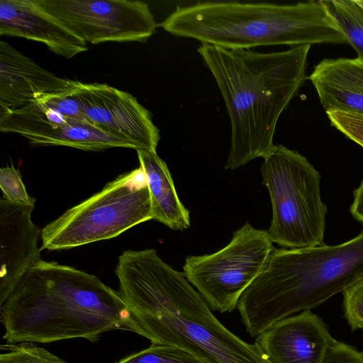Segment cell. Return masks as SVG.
<instances>
[{"instance_id":"23","label":"cell","mask_w":363,"mask_h":363,"mask_svg":"<svg viewBox=\"0 0 363 363\" xmlns=\"http://www.w3.org/2000/svg\"><path fill=\"white\" fill-rule=\"evenodd\" d=\"M343 309L352 330L363 328V280L342 292Z\"/></svg>"},{"instance_id":"8","label":"cell","mask_w":363,"mask_h":363,"mask_svg":"<svg viewBox=\"0 0 363 363\" xmlns=\"http://www.w3.org/2000/svg\"><path fill=\"white\" fill-rule=\"evenodd\" d=\"M272 243L267 231L246 222L220 250L186 257L184 274L214 310L231 312L266 267L274 248Z\"/></svg>"},{"instance_id":"11","label":"cell","mask_w":363,"mask_h":363,"mask_svg":"<svg viewBox=\"0 0 363 363\" xmlns=\"http://www.w3.org/2000/svg\"><path fill=\"white\" fill-rule=\"evenodd\" d=\"M0 131L18 134L33 146H67L86 151L135 149L89 122L66 117L37 101L18 109L0 111Z\"/></svg>"},{"instance_id":"18","label":"cell","mask_w":363,"mask_h":363,"mask_svg":"<svg viewBox=\"0 0 363 363\" xmlns=\"http://www.w3.org/2000/svg\"><path fill=\"white\" fill-rule=\"evenodd\" d=\"M333 16L346 43L363 57V0H321Z\"/></svg>"},{"instance_id":"10","label":"cell","mask_w":363,"mask_h":363,"mask_svg":"<svg viewBox=\"0 0 363 363\" xmlns=\"http://www.w3.org/2000/svg\"><path fill=\"white\" fill-rule=\"evenodd\" d=\"M71 89L86 120L135 150L156 152L160 139L151 113L127 91L106 84L71 80Z\"/></svg>"},{"instance_id":"25","label":"cell","mask_w":363,"mask_h":363,"mask_svg":"<svg viewBox=\"0 0 363 363\" xmlns=\"http://www.w3.org/2000/svg\"><path fill=\"white\" fill-rule=\"evenodd\" d=\"M354 200L350 206L353 218L363 225V180L353 192Z\"/></svg>"},{"instance_id":"15","label":"cell","mask_w":363,"mask_h":363,"mask_svg":"<svg viewBox=\"0 0 363 363\" xmlns=\"http://www.w3.org/2000/svg\"><path fill=\"white\" fill-rule=\"evenodd\" d=\"M70 85L71 79L56 76L0 41V111L20 108Z\"/></svg>"},{"instance_id":"1","label":"cell","mask_w":363,"mask_h":363,"mask_svg":"<svg viewBox=\"0 0 363 363\" xmlns=\"http://www.w3.org/2000/svg\"><path fill=\"white\" fill-rule=\"evenodd\" d=\"M115 272L135 333L152 344L181 348L202 363H271L255 343L227 329L184 272L155 249L124 251Z\"/></svg>"},{"instance_id":"22","label":"cell","mask_w":363,"mask_h":363,"mask_svg":"<svg viewBox=\"0 0 363 363\" xmlns=\"http://www.w3.org/2000/svg\"><path fill=\"white\" fill-rule=\"evenodd\" d=\"M325 113L332 126L363 147V113L342 110Z\"/></svg>"},{"instance_id":"3","label":"cell","mask_w":363,"mask_h":363,"mask_svg":"<svg viewBox=\"0 0 363 363\" xmlns=\"http://www.w3.org/2000/svg\"><path fill=\"white\" fill-rule=\"evenodd\" d=\"M311 47L294 46L272 52L202 43L198 47L230 119L225 169H238L272 152L278 120L306 78Z\"/></svg>"},{"instance_id":"4","label":"cell","mask_w":363,"mask_h":363,"mask_svg":"<svg viewBox=\"0 0 363 363\" xmlns=\"http://www.w3.org/2000/svg\"><path fill=\"white\" fill-rule=\"evenodd\" d=\"M362 280L363 231L337 245L274 248L237 308L247 332L257 337L277 321L311 311Z\"/></svg>"},{"instance_id":"16","label":"cell","mask_w":363,"mask_h":363,"mask_svg":"<svg viewBox=\"0 0 363 363\" xmlns=\"http://www.w3.org/2000/svg\"><path fill=\"white\" fill-rule=\"evenodd\" d=\"M325 111L363 113V57L323 59L307 77Z\"/></svg>"},{"instance_id":"5","label":"cell","mask_w":363,"mask_h":363,"mask_svg":"<svg viewBox=\"0 0 363 363\" xmlns=\"http://www.w3.org/2000/svg\"><path fill=\"white\" fill-rule=\"evenodd\" d=\"M160 26L175 36L231 50L346 43L322 1L294 4L199 1L177 6Z\"/></svg>"},{"instance_id":"17","label":"cell","mask_w":363,"mask_h":363,"mask_svg":"<svg viewBox=\"0 0 363 363\" xmlns=\"http://www.w3.org/2000/svg\"><path fill=\"white\" fill-rule=\"evenodd\" d=\"M140 166L147 179L152 218L173 230H184L191 225L189 210L177 193L173 179L166 162L157 154L137 150Z\"/></svg>"},{"instance_id":"13","label":"cell","mask_w":363,"mask_h":363,"mask_svg":"<svg viewBox=\"0 0 363 363\" xmlns=\"http://www.w3.org/2000/svg\"><path fill=\"white\" fill-rule=\"evenodd\" d=\"M334 340L324 322L308 310L277 321L255 343L271 363H320Z\"/></svg>"},{"instance_id":"20","label":"cell","mask_w":363,"mask_h":363,"mask_svg":"<svg viewBox=\"0 0 363 363\" xmlns=\"http://www.w3.org/2000/svg\"><path fill=\"white\" fill-rule=\"evenodd\" d=\"M0 363H68L33 342L1 346Z\"/></svg>"},{"instance_id":"6","label":"cell","mask_w":363,"mask_h":363,"mask_svg":"<svg viewBox=\"0 0 363 363\" xmlns=\"http://www.w3.org/2000/svg\"><path fill=\"white\" fill-rule=\"evenodd\" d=\"M261 165L272 218L267 230L272 242L286 249L323 245L326 204L320 196V174L298 152L275 145Z\"/></svg>"},{"instance_id":"19","label":"cell","mask_w":363,"mask_h":363,"mask_svg":"<svg viewBox=\"0 0 363 363\" xmlns=\"http://www.w3.org/2000/svg\"><path fill=\"white\" fill-rule=\"evenodd\" d=\"M117 363H202L186 351L168 345L152 344Z\"/></svg>"},{"instance_id":"2","label":"cell","mask_w":363,"mask_h":363,"mask_svg":"<svg viewBox=\"0 0 363 363\" xmlns=\"http://www.w3.org/2000/svg\"><path fill=\"white\" fill-rule=\"evenodd\" d=\"M3 338L9 343H50L83 338L96 342L113 330L135 333L118 291L97 277L40 259L0 304Z\"/></svg>"},{"instance_id":"9","label":"cell","mask_w":363,"mask_h":363,"mask_svg":"<svg viewBox=\"0 0 363 363\" xmlns=\"http://www.w3.org/2000/svg\"><path fill=\"white\" fill-rule=\"evenodd\" d=\"M86 43L146 42L157 27L149 5L128 0H37Z\"/></svg>"},{"instance_id":"7","label":"cell","mask_w":363,"mask_h":363,"mask_svg":"<svg viewBox=\"0 0 363 363\" xmlns=\"http://www.w3.org/2000/svg\"><path fill=\"white\" fill-rule=\"evenodd\" d=\"M151 219L147 179L140 166L47 224L40 248L66 250L108 240Z\"/></svg>"},{"instance_id":"24","label":"cell","mask_w":363,"mask_h":363,"mask_svg":"<svg viewBox=\"0 0 363 363\" xmlns=\"http://www.w3.org/2000/svg\"><path fill=\"white\" fill-rule=\"evenodd\" d=\"M320 363H363V352L335 340L327 349Z\"/></svg>"},{"instance_id":"14","label":"cell","mask_w":363,"mask_h":363,"mask_svg":"<svg viewBox=\"0 0 363 363\" xmlns=\"http://www.w3.org/2000/svg\"><path fill=\"white\" fill-rule=\"evenodd\" d=\"M0 34L40 42L55 54L72 58L87 43L44 9L37 0H1Z\"/></svg>"},{"instance_id":"12","label":"cell","mask_w":363,"mask_h":363,"mask_svg":"<svg viewBox=\"0 0 363 363\" xmlns=\"http://www.w3.org/2000/svg\"><path fill=\"white\" fill-rule=\"evenodd\" d=\"M34 206L0 199V304L41 259L40 230L31 219Z\"/></svg>"},{"instance_id":"21","label":"cell","mask_w":363,"mask_h":363,"mask_svg":"<svg viewBox=\"0 0 363 363\" xmlns=\"http://www.w3.org/2000/svg\"><path fill=\"white\" fill-rule=\"evenodd\" d=\"M0 187L6 199L35 206V199L28 194L21 173L13 165L0 169Z\"/></svg>"}]
</instances>
